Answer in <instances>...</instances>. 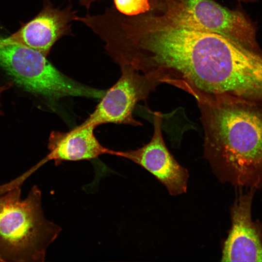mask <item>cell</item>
Listing matches in <instances>:
<instances>
[{"label":"cell","instance_id":"cell-1","mask_svg":"<svg viewBox=\"0 0 262 262\" xmlns=\"http://www.w3.org/2000/svg\"><path fill=\"white\" fill-rule=\"evenodd\" d=\"M125 45L131 65L155 88L172 85L198 104L243 97L262 79V54L217 33L142 18L129 28Z\"/></svg>","mask_w":262,"mask_h":262},{"label":"cell","instance_id":"cell-2","mask_svg":"<svg viewBox=\"0 0 262 262\" xmlns=\"http://www.w3.org/2000/svg\"><path fill=\"white\" fill-rule=\"evenodd\" d=\"M198 105L204 156L217 178L238 188L262 189V105L241 98Z\"/></svg>","mask_w":262,"mask_h":262},{"label":"cell","instance_id":"cell-3","mask_svg":"<svg viewBox=\"0 0 262 262\" xmlns=\"http://www.w3.org/2000/svg\"><path fill=\"white\" fill-rule=\"evenodd\" d=\"M36 185L25 198L18 185L0 194V262H43L60 228L47 219Z\"/></svg>","mask_w":262,"mask_h":262},{"label":"cell","instance_id":"cell-4","mask_svg":"<svg viewBox=\"0 0 262 262\" xmlns=\"http://www.w3.org/2000/svg\"><path fill=\"white\" fill-rule=\"evenodd\" d=\"M42 53L0 36V66L23 89L49 101L66 97L101 98L105 90L65 75Z\"/></svg>","mask_w":262,"mask_h":262},{"label":"cell","instance_id":"cell-5","mask_svg":"<svg viewBox=\"0 0 262 262\" xmlns=\"http://www.w3.org/2000/svg\"><path fill=\"white\" fill-rule=\"evenodd\" d=\"M159 24L222 35L253 52L262 54L256 29L242 12L213 0H160L159 9L149 15Z\"/></svg>","mask_w":262,"mask_h":262},{"label":"cell","instance_id":"cell-6","mask_svg":"<svg viewBox=\"0 0 262 262\" xmlns=\"http://www.w3.org/2000/svg\"><path fill=\"white\" fill-rule=\"evenodd\" d=\"M120 67V78L106 90L84 123L95 127L105 123L141 125L133 117V110L136 104L146 99L154 89L147 78L134 68L129 66Z\"/></svg>","mask_w":262,"mask_h":262},{"label":"cell","instance_id":"cell-7","mask_svg":"<svg viewBox=\"0 0 262 262\" xmlns=\"http://www.w3.org/2000/svg\"><path fill=\"white\" fill-rule=\"evenodd\" d=\"M163 115L153 113L154 132L151 140L142 147L125 151L114 150L113 155L123 157L140 165L164 184L170 195L186 193L189 174L168 150L162 135Z\"/></svg>","mask_w":262,"mask_h":262},{"label":"cell","instance_id":"cell-8","mask_svg":"<svg viewBox=\"0 0 262 262\" xmlns=\"http://www.w3.org/2000/svg\"><path fill=\"white\" fill-rule=\"evenodd\" d=\"M241 190L230 208L231 225L222 250V262H262V222L254 220L255 189Z\"/></svg>","mask_w":262,"mask_h":262},{"label":"cell","instance_id":"cell-9","mask_svg":"<svg viewBox=\"0 0 262 262\" xmlns=\"http://www.w3.org/2000/svg\"><path fill=\"white\" fill-rule=\"evenodd\" d=\"M75 16L70 7L60 10L46 2L36 16L9 37L47 56L58 39L71 33L70 22Z\"/></svg>","mask_w":262,"mask_h":262},{"label":"cell","instance_id":"cell-10","mask_svg":"<svg viewBox=\"0 0 262 262\" xmlns=\"http://www.w3.org/2000/svg\"><path fill=\"white\" fill-rule=\"evenodd\" d=\"M96 127L83 122L68 132L53 131L48 143L49 153L41 164L53 161L56 165L63 161L88 160L114 150L103 147L95 136Z\"/></svg>","mask_w":262,"mask_h":262},{"label":"cell","instance_id":"cell-11","mask_svg":"<svg viewBox=\"0 0 262 262\" xmlns=\"http://www.w3.org/2000/svg\"><path fill=\"white\" fill-rule=\"evenodd\" d=\"M114 3L119 12L129 16L145 14L151 10L149 0H114Z\"/></svg>","mask_w":262,"mask_h":262},{"label":"cell","instance_id":"cell-12","mask_svg":"<svg viewBox=\"0 0 262 262\" xmlns=\"http://www.w3.org/2000/svg\"><path fill=\"white\" fill-rule=\"evenodd\" d=\"M151 5V10L157 9L160 5V0H149Z\"/></svg>","mask_w":262,"mask_h":262},{"label":"cell","instance_id":"cell-13","mask_svg":"<svg viewBox=\"0 0 262 262\" xmlns=\"http://www.w3.org/2000/svg\"><path fill=\"white\" fill-rule=\"evenodd\" d=\"M82 3L86 6L88 8L90 6V3L92 2L91 0H80Z\"/></svg>","mask_w":262,"mask_h":262},{"label":"cell","instance_id":"cell-14","mask_svg":"<svg viewBox=\"0 0 262 262\" xmlns=\"http://www.w3.org/2000/svg\"><path fill=\"white\" fill-rule=\"evenodd\" d=\"M239 1H245V2H248V1H255V0H238Z\"/></svg>","mask_w":262,"mask_h":262}]
</instances>
